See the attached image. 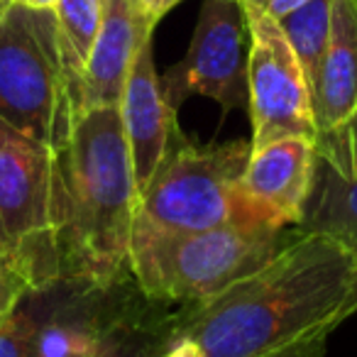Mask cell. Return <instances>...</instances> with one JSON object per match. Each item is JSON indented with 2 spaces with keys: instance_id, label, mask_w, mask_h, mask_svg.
<instances>
[{
  "instance_id": "cell-19",
  "label": "cell",
  "mask_w": 357,
  "mask_h": 357,
  "mask_svg": "<svg viewBox=\"0 0 357 357\" xmlns=\"http://www.w3.org/2000/svg\"><path fill=\"white\" fill-rule=\"evenodd\" d=\"M130 3H132L135 17L139 20V25L154 30L162 22V17H167L181 0H130Z\"/></svg>"
},
{
  "instance_id": "cell-21",
  "label": "cell",
  "mask_w": 357,
  "mask_h": 357,
  "mask_svg": "<svg viewBox=\"0 0 357 357\" xmlns=\"http://www.w3.org/2000/svg\"><path fill=\"white\" fill-rule=\"evenodd\" d=\"M162 357H206V352L201 350L199 342L189 340V337H176V340H169Z\"/></svg>"
},
{
  "instance_id": "cell-17",
  "label": "cell",
  "mask_w": 357,
  "mask_h": 357,
  "mask_svg": "<svg viewBox=\"0 0 357 357\" xmlns=\"http://www.w3.org/2000/svg\"><path fill=\"white\" fill-rule=\"evenodd\" d=\"M45 308V287L30 289L17 308L0 323V357H32V333Z\"/></svg>"
},
{
  "instance_id": "cell-13",
  "label": "cell",
  "mask_w": 357,
  "mask_h": 357,
  "mask_svg": "<svg viewBox=\"0 0 357 357\" xmlns=\"http://www.w3.org/2000/svg\"><path fill=\"white\" fill-rule=\"evenodd\" d=\"M313 113L318 130L337 128L357 113V0H331V37Z\"/></svg>"
},
{
  "instance_id": "cell-4",
  "label": "cell",
  "mask_w": 357,
  "mask_h": 357,
  "mask_svg": "<svg viewBox=\"0 0 357 357\" xmlns=\"http://www.w3.org/2000/svg\"><path fill=\"white\" fill-rule=\"evenodd\" d=\"M252 142L201 147L178 132L139 191L132 228L189 233L228 223L267 225L240 189Z\"/></svg>"
},
{
  "instance_id": "cell-5",
  "label": "cell",
  "mask_w": 357,
  "mask_h": 357,
  "mask_svg": "<svg viewBox=\"0 0 357 357\" xmlns=\"http://www.w3.org/2000/svg\"><path fill=\"white\" fill-rule=\"evenodd\" d=\"M0 118L52 149L69 137L76 105L54 10L15 3L0 17Z\"/></svg>"
},
{
  "instance_id": "cell-6",
  "label": "cell",
  "mask_w": 357,
  "mask_h": 357,
  "mask_svg": "<svg viewBox=\"0 0 357 357\" xmlns=\"http://www.w3.org/2000/svg\"><path fill=\"white\" fill-rule=\"evenodd\" d=\"M0 257L35 289L59 282L52 233V147L0 118Z\"/></svg>"
},
{
  "instance_id": "cell-3",
  "label": "cell",
  "mask_w": 357,
  "mask_h": 357,
  "mask_svg": "<svg viewBox=\"0 0 357 357\" xmlns=\"http://www.w3.org/2000/svg\"><path fill=\"white\" fill-rule=\"evenodd\" d=\"M298 235V228L245 223L189 233L132 228L128 272L152 301L199 303L257 272Z\"/></svg>"
},
{
  "instance_id": "cell-22",
  "label": "cell",
  "mask_w": 357,
  "mask_h": 357,
  "mask_svg": "<svg viewBox=\"0 0 357 357\" xmlns=\"http://www.w3.org/2000/svg\"><path fill=\"white\" fill-rule=\"evenodd\" d=\"M306 3L308 0H267V3H264V10H267L274 20H282V17H287L289 13L298 10V8L306 6Z\"/></svg>"
},
{
  "instance_id": "cell-24",
  "label": "cell",
  "mask_w": 357,
  "mask_h": 357,
  "mask_svg": "<svg viewBox=\"0 0 357 357\" xmlns=\"http://www.w3.org/2000/svg\"><path fill=\"white\" fill-rule=\"evenodd\" d=\"M15 3H17V0H0V17L6 15V10H8V8H10V6H15Z\"/></svg>"
},
{
  "instance_id": "cell-1",
  "label": "cell",
  "mask_w": 357,
  "mask_h": 357,
  "mask_svg": "<svg viewBox=\"0 0 357 357\" xmlns=\"http://www.w3.org/2000/svg\"><path fill=\"white\" fill-rule=\"evenodd\" d=\"M357 311V257L340 243L301 233L264 267L225 291L174 313L172 337L206 357H264L331 333Z\"/></svg>"
},
{
  "instance_id": "cell-25",
  "label": "cell",
  "mask_w": 357,
  "mask_h": 357,
  "mask_svg": "<svg viewBox=\"0 0 357 357\" xmlns=\"http://www.w3.org/2000/svg\"><path fill=\"white\" fill-rule=\"evenodd\" d=\"M240 3H252V6H262L264 8V3H267V0H240Z\"/></svg>"
},
{
  "instance_id": "cell-14",
  "label": "cell",
  "mask_w": 357,
  "mask_h": 357,
  "mask_svg": "<svg viewBox=\"0 0 357 357\" xmlns=\"http://www.w3.org/2000/svg\"><path fill=\"white\" fill-rule=\"evenodd\" d=\"M172 303L147 298L132 279H125L115 294L96 357H162L172 337Z\"/></svg>"
},
{
  "instance_id": "cell-10",
  "label": "cell",
  "mask_w": 357,
  "mask_h": 357,
  "mask_svg": "<svg viewBox=\"0 0 357 357\" xmlns=\"http://www.w3.org/2000/svg\"><path fill=\"white\" fill-rule=\"evenodd\" d=\"M152 35L154 32H147L139 40L118 103L137 194L147 186L154 169L167 154L169 144L181 132L176 125V108L169 100L162 86V76L154 66Z\"/></svg>"
},
{
  "instance_id": "cell-11",
  "label": "cell",
  "mask_w": 357,
  "mask_h": 357,
  "mask_svg": "<svg viewBox=\"0 0 357 357\" xmlns=\"http://www.w3.org/2000/svg\"><path fill=\"white\" fill-rule=\"evenodd\" d=\"M313 176V139L284 137L252 149L240 189L274 228H298Z\"/></svg>"
},
{
  "instance_id": "cell-2",
  "label": "cell",
  "mask_w": 357,
  "mask_h": 357,
  "mask_svg": "<svg viewBox=\"0 0 357 357\" xmlns=\"http://www.w3.org/2000/svg\"><path fill=\"white\" fill-rule=\"evenodd\" d=\"M137 184L118 105L76 113L52 149V233L59 279L113 287L130 277Z\"/></svg>"
},
{
  "instance_id": "cell-15",
  "label": "cell",
  "mask_w": 357,
  "mask_h": 357,
  "mask_svg": "<svg viewBox=\"0 0 357 357\" xmlns=\"http://www.w3.org/2000/svg\"><path fill=\"white\" fill-rule=\"evenodd\" d=\"M54 15L61 61H64L71 98H74L76 113H79V84L100 30L103 0H59Z\"/></svg>"
},
{
  "instance_id": "cell-20",
  "label": "cell",
  "mask_w": 357,
  "mask_h": 357,
  "mask_svg": "<svg viewBox=\"0 0 357 357\" xmlns=\"http://www.w3.org/2000/svg\"><path fill=\"white\" fill-rule=\"evenodd\" d=\"M331 333H316L311 337H303L298 342L282 347V350H274L264 357H326V337Z\"/></svg>"
},
{
  "instance_id": "cell-12",
  "label": "cell",
  "mask_w": 357,
  "mask_h": 357,
  "mask_svg": "<svg viewBox=\"0 0 357 357\" xmlns=\"http://www.w3.org/2000/svg\"><path fill=\"white\" fill-rule=\"evenodd\" d=\"M147 32L154 30L139 25L130 0H103L100 30L79 84V113L120 103L135 50Z\"/></svg>"
},
{
  "instance_id": "cell-18",
  "label": "cell",
  "mask_w": 357,
  "mask_h": 357,
  "mask_svg": "<svg viewBox=\"0 0 357 357\" xmlns=\"http://www.w3.org/2000/svg\"><path fill=\"white\" fill-rule=\"evenodd\" d=\"M35 289L27 277L17 267H13L8 259L0 257V323L6 321L13 311L17 308V303L25 298V294Z\"/></svg>"
},
{
  "instance_id": "cell-16",
  "label": "cell",
  "mask_w": 357,
  "mask_h": 357,
  "mask_svg": "<svg viewBox=\"0 0 357 357\" xmlns=\"http://www.w3.org/2000/svg\"><path fill=\"white\" fill-rule=\"evenodd\" d=\"M277 22L287 35L303 74H306L313 96L318 86V76H321L323 56L328 50V37H331V0H308L306 6L289 13L287 17Z\"/></svg>"
},
{
  "instance_id": "cell-7",
  "label": "cell",
  "mask_w": 357,
  "mask_h": 357,
  "mask_svg": "<svg viewBox=\"0 0 357 357\" xmlns=\"http://www.w3.org/2000/svg\"><path fill=\"white\" fill-rule=\"evenodd\" d=\"M250 27L248 110L252 149L284 137L316 139L311 86L279 22L262 6L243 3Z\"/></svg>"
},
{
  "instance_id": "cell-23",
  "label": "cell",
  "mask_w": 357,
  "mask_h": 357,
  "mask_svg": "<svg viewBox=\"0 0 357 357\" xmlns=\"http://www.w3.org/2000/svg\"><path fill=\"white\" fill-rule=\"evenodd\" d=\"M17 3L27 8H37V10H54L59 0H17Z\"/></svg>"
},
{
  "instance_id": "cell-8",
  "label": "cell",
  "mask_w": 357,
  "mask_h": 357,
  "mask_svg": "<svg viewBox=\"0 0 357 357\" xmlns=\"http://www.w3.org/2000/svg\"><path fill=\"white\" fill-rule=\"evenodd\" d=\"M250 27L240 0H204L189 52L162 76L174 108L206 96L225 110L248 108Z\"/></svg>"
},
{
  "instance_id": "cell-9",
  "label": "cell",
  "mask_w": 357,
  "mask_h": 357,
  "mask_svg": "<svg viewBox=\"0 0 357 357\" xmlns=\"http://www.w3.org/2000/svg\"><path fill=\"white\" fill-rule=\"evenodd\" d=\"M298 230L326 235L357 257V113L337 128L318 130Z\"/></svg>"
}]
</instances>
